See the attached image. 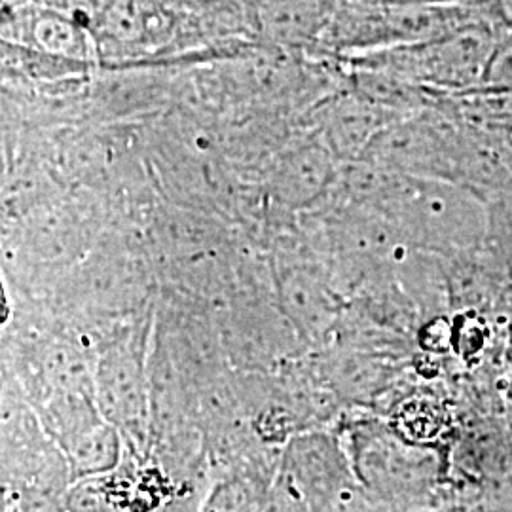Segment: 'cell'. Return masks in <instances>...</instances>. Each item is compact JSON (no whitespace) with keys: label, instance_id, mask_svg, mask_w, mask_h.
Segmentation results:
<instances>
[{"label":"cell","instance_id":"obj_12","mask_svg":"<svg viewBox=\"0 0 512 512\" xmlns=\"http://www.w3.org/2000/svg\"><path fill=\"white\" fill-rule=\"evenodd\" d=\"M488 234L484 245H505L512 241V181L495 190L486 200Z\"/></svg>","mask_w":512,"mask_h":512},{"label":"cell","instance_id":"obj_4","mask_svg":"<svg viewBox=\"0 0 512 512\" xmlns=\"http://www.w3.org/2000/svg\"><path fill=\"white\" fill-rule=\"evenodd\" d=\"M256 40L296 54L327 57L325 38L342 0H247Z\"/></svg>","mask_w":512,"mask_h":512},{"label":"cell","instance_id":"obj_11","mask_svg":"<svg viewBox=\"0 0 512 512\" xmlns=\"http://www.w3.org/2000/svg\"><path fill=\"white\" fill-rule=\"evenodd\" d=\"M421 414L410 403L406 406V412L401 414L404 421V435L406 439H414L416 442H425L429 439H437L444 429H448V418L437 401L420 399Z\"/></svg>","mask_w":512,"mask_h":512},{"label":"cell","instance_id":"obj_13","mask_svg":"<svg viewBox=\"0 0 512 512\" xmlns=\"http://www.w3.org/2000/svg\"><path fill=\"white\" fill-rule=\"evenodd\" d=\"M497 393L505 403L511 404L512 408V353L501 368V374L497 380Z\"/></svg>","mask_w":512,"mask_h":512},{"label":"cell","instance_id":"obj_15","mask_svg":"<svg viewBox=\"0 0 512 512\" xmlns=\"http://www.w3.org/2000/svg\"><path fill=\"white\" fill-rule=\"evenodd\" d=\"M29 2H37V0H2V8H16V6H23Z\"/></svg>","mask_w":512,"mask_h":512},{"label":"cell","instance_id":"obj_8","mask_svg":"<svg viewBox=\"0 0 512 512\" xmlns=\"http://www.w3.org/2000/svg\"><path fill=\"white\" fill-rule=\"evenodd\" d=\"M363 454L361 469L378 490L423 494L439 475V461L433 450L408 446L389 435L368 440Z\"/></svg>","mask_w":512,"mask_h":512},{"label":"cell","instance_id":"obj_14","mask_svg":"<svg viewBox=\"0 0 512 512\" xmlns=\"http://www.w3.org/2000/svg\"><path fill=\"white\" fill-rule=\"evenodd\" d=\"M370 4H463L473 0H361Z\"/></svg>","mask_w":512,"mask_h":512},{"label":"cell","instance_id":"obj_6","mask_svg":"<svg viewBox=\"0 0 512 512\" xmlns=\"http://www.w3.org/2000/svg\"><path fill=\"white\" fill-rule=\"evenodd\" d=\"M2 40L78 61H99L92 31L71 14L44 2L2 8Z\"/></svg>","mask_w":512,"mask_h":512},{"label":"cell","instance_id":"obj_2","mask_svg":"<svg viewBox=\"0 0 512 512\" xmlns=\"http://www.w3.org/2000/svg\"><path fill=\"white\" fill-rule=\"evenodd\" d=\"M509 25L505 12L476 19L444 37L420 44L353 55L348 59L380 67L431 90L467 95L482 80L501 31Z\"/></svg>","mask_w":512,"mask_h":512},{"label":"cell","instance_id":"obj_9","mask_svg":"<svg viewBox=\"0 0 512 512\" xmlns=\"http://www.w3.org/2000/svg\"><path fill=\"white\" fill-rule=\"evenodd\" d=\"M283 293L289 310L310 334H323L336 317V298L323 275L298 266L285 275Z\"/></svg>","mask_w":512,"mask_h":512},{"label":"cell","instance_id":"obj_7","mask_svg":"<svg viewBox=\"0 0 512 512\" xmlns=\"http://www.w3.org/2000/svg\"><path fill=\"white\" fill-rule=\"evenodd\" d=\"M342 162L317 133L279 154L272 171V194L283 207H323L340 177Z\"/></svg>","mask_w":512,"mask_h":512},{"label":"cell","instance_id":"obj_10","mask_svg":"<svg viewBox=\"0 0 512 512\" xmlns=\"http://www.w3.org/2000/svg\"><path fill=\"white\" fill-rule=\"evenodd\" d=\"M478 95L512 93V23H509L495 42L494 52L482 74L475 92ZM467 93V95H473Z\"/></svg>","mask_w":512,"mask_h":512},{"label":"cell","instance_id":"obj_1","mask_svg":"<svg viewBox=\"0 0 512 512\" xmlns=\"http://www.w3.org/2000/svg\"><path fill=\"white\" fill-rule=\"evenodd\" d=\"M357 203L382 213L412 251L461 255L480 249L488 234L486 202L446 179L397 175L370 165Z\"/></svg>","mask_w":512,"mask_h":512},{"label":"cell","instance_id":"obj_5","mask_svg":"<svg viewBox=\"0 0 512 512\" xmlns=\"http://www.w3.org/2000/svg\"><path fill=\"white\" fill-rule=\"evenodd\" d=\"M406 114L385 109L348 84L321 99L313 109V124L321 141L330 148L338 162H357L374 137Z\"/></svg>","mask_w":512,"mask_h":512},{"label":"cell","instance_id":"obj_3","mask_svg":"<svg viewBox=\"0 0 512 512\" xmlns=\"http://www.w3.org/2000/svg\"><path fill=\"white\" fill-rule=\"evenodd\" d=\"M448 97L435 109L406 114L389 124L359 160L397 175L458 183L463 124Z\"/></svg>","mask_w":512,"mask_h":512}]
</instances>
